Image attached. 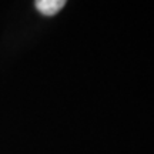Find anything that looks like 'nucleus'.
Returning a JSON list of instances; mask_svg holds the SVG:
<instances>
[{"label":"nucleus","mask_w":154,"mask_h":154,"mask_svg":"<svg viewBox=\"0 0 154 154\" xmlns=\"http://www.w3.org/2000/svg\"><path fill=\"white\" fill-rule=\"evenodd\" d=\"M67 0H34V5L42 14L54 16L64 7Z\"/></svg>","instance_id":"f257e3e1"}]
</instances>
